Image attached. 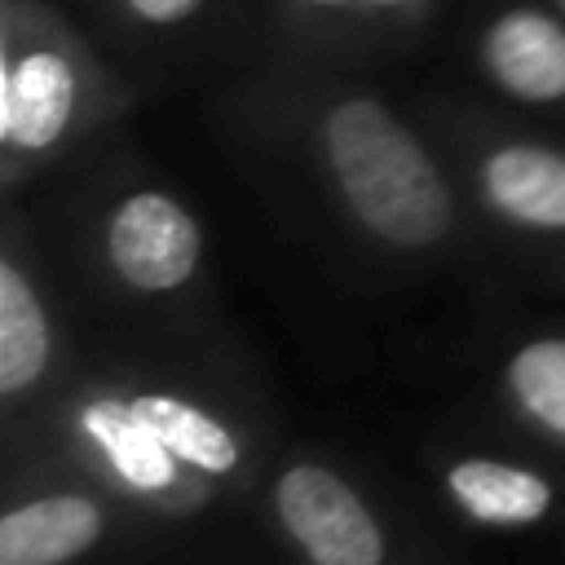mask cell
<instances>
[{
  "label": "cell",
  "instance_id": "15",
  "mask_svg": "<svg viewBox=\"0 0 565 565\" xmlns=\"http://www.w3.org/2000/svg\"><path fill=\"white\" fill-rule=\"evenodd\" d=\"M437 0H362L371 40H411L428 26Z\"/></svg>",
  "mask_w": 565,
  "mask_h": 565
},
{
  "label": "cell",
  "instance_id": "16",
  "mask_svg": "<svg viewBox=\"0 0 565 565\" xmlns=\"http://www.w3.org/2000/svg\"><path fill=\"white\" fill-rule=\"evenodd\" d=\"M552 4H556V9H561V13H565V0H552Z\"/></svg>",
  "mask_w": 565,
  "mask_h": 565
},
{
  "label": "cell",
  "instance_id": "9",
  "mask_svg": "<svg viewBox=\"0 0 565 565\" xmlns=\"http://www.w3.org/2000/svg\"><path fill=\"white\" fill-rule=\"evenodd\" d=\"M128 411L146 428H154V437L177 459H185L190 468H203V472H234L238 468L234 433L221 419H212L207 411H199L172 393H137V397H128Z\"/></svg>",
  "mask_w": 565,
  "mask_h": 565
},
{
  "label": "cell",
  "instance_id": "5",
  "mask_svg": "<svg viewBox=\"0 0 565 565\" xmlns=\"http://www.w3.org/2000/svg\"><path fill=\"white\" fill-rule=\"evenodd\" d=\"M203 256V230L168 190H132L106 216V260L132 291H177Z\"/></svg>",
  "mask_w": 565,
  "mask_h": 565
},
{
  "label": "cell",
  "instance_id": "6",
  "mask_svg": "<svg viewBox=\"0 0 565 565\" xmlns=\"http://www.w3.org/2000/svg\"><path fill=\"white\" fill-rule=\"evenodd\" d=\"M477 190L521 230H565V150L556 146L530 137L490 141L477 154Z\"/></svg>",
  "mask_w": 565,
  "mask_h": 565
},
{
  "label": "cell",
  "instance_id": "3",
  "mask_svg": "<svg viewBox=\"0 0 565 565\" xmlns=\"http://www.w3.org/2000/svg\"><path fill=\"white\" fill-rule=\"evenodd\" d=\"M481 79L516 106H565V13L552 0H499L472 26Z\"/></svg>",
  "mask_w": 565,
  "mask_h": 565
},
{
  "label": "cell",
  "instance_id": "12",
  "mask_svg": "<svg viewBox=\"0 0 565 565\" xmlns=\"http://www.w3.org/2000/svg\"><path fill=\"white\" fill-rule=\"evenodd\" d=\"M508 388L525 415L565 437V335L521 344L508 362Z\"/></svg>",
  "mask_w": 565,
  "mask_h": 565
},
{
  "label": "cell",
  "instance_id": "11",
  "mask_svg": "<svg viewBox=\"0 0 565 565\" xmlns=\"http://www.w3.org/2000/svg\"><path fill=\"white\" fill-rule=\"evenodd\" d=\"M84 428L88 437L115 459V468L141 486V490H154V486H168L172 477V463H168V446L154 437V428H146L128 402H93L84 411Z\"/></svg>",
  "mask_w": 565,
  "mask_h": 565
},
{
  "label": "cell",
  "instance_id": "14",
  "mask_svg": "<svg viewBox=\"0 0 565 565\" xmlns=\"http://www.w3.org/2000/svg\"><path fill=\"white\" fill-rule=\"evenodd\" d=\"M216 0H102V13H110L115 31L141 35V40H168L185 35L203 22V13Z\"/></svg>",
  "mask_w": 565,
  "mask_h": 565
},
{
  "label": "cell",
  "instance_id": "1",
  "mask_svg": "<svg viewBox=\"0 0 565 565\" xmlns=\"http://www.w3.org/2000/svg\"><path fill=\"white\" fill-rule=\"evenodd\" d=\"M309 141L349 216L388 247H433L455 230V190L424 137L375 93L309 97Z\"/></svg>",
  "mask_w": 565,
  "mask_h": 565
},
{
  "label": "cell",
  "instance_id": "7",
  "mask_svg": "<svg viewBox=\"0 0 565 565\" xmlns=\"http://www.w3.org/2000/svg\"><path fill=\"white\" fill-rule=\"evenodd\" d=\"M102 539V508L84 494H44L0 516V565H66Z\"/></svg>",
  "mask_w": 565,
  "mask_h": 565
},
{
  "label": "cell",
  "instance_id": "10",
  "mask_svg": "<svg viewBox=\"0 0 565 565\" xmlns=\"http://www.w3.org/2000/svg\"><path fill=\"white\" fill-rule=\"evenodd\" d=\"M49 362V318L31 278L0 260V393H22Z\"/></svg>",
  "mask_w": 565,
  "mask_h": 565
},
{
  "label": "cell",
  "instance_id": "2",
  "mask_svg": "<svg viewBox=\"0 0 565 565\" xmlns=\"http://www.w3.org/2000/svg\"><path fill=\"white\" fill-rule=\"evenodd\" d=\"M115 102V71L53 0H0V141L9 163L53 154Z\"/></svg>",
  "mask_w": 565,
  "mask_h": 565
},
{
  "label": "cell",
  "instance_id": "13",
  "mask_svg": "<svg viewBox=\"0 0 565 565\" xmlns=\"http://www.w3.org/2000/svg\"><path fill=\"white\" fill-rule=\"evenodd\" d=\"M278 22L313 44H362L371 40L362 0H274Z\"/></svg>",
  "mask_w": 565,
  "mask_h": 565
},
{
  "label": "cell",
  "instance_id": "4",
  "mask_svg": "<svg viewBox=\"0 0 565 565\" xmlns=\"http://www.w3.org/2000/svg\"><path fill=\"white\" fill-rule=\"evenodd\" d=\"M274 512L309 565H384V534L362 494L318 463H296L274 486Z\"/></svg>",
  "mask_w": 565,
  "mask_h": 565
},
{
  "label": "cell",
  "instance_id": "8",
  "mask_svg": "<svg viewBox=\"0 0 565 565\" xmlns=\"http://www.w3.org/2000/svg\"><path fill=\"white\" fill-rule=\"evenodd\" d=\"M446 490L486 525H530L552 508V486L539 472L499 459H459L446 472Z\"/></svg>",
  "mask_w": 565,
  "mask_h": 565
}]
</instances>
